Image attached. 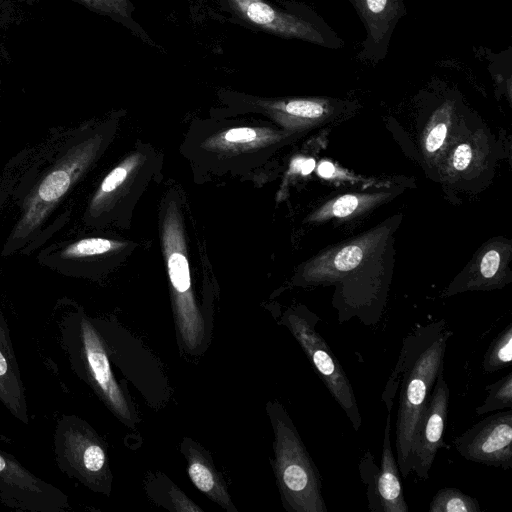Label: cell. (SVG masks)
I'll return each instance as SVG.
<instances>
[{"label": "cell", "instance_id": "obj_1", "mask_svg": "<svg viewBox=\"0 0 512 512\" xmlns=\"http://www.w3.org/2000/svg\"><path fill=\"white\" fill-rule=\"evenodd\" d=\"M449 324L439 320L420 325L403 339L397 363L382 394L387 411L399 392L395 429L396 461L403 478L412 472V448L420 417L436 378L444 369Z\"/></svg>", "mask_w": 512, "mask_h": 512}, {"label": "cell", "instance_id": "obj_2", "mask_svg": "<svg viewBox=\"0 0 512 512\" xmlns=\"http://www.w3.org/2000/svg\"><path fill=\"white\" fill-rule=\"evenodd\" d=\"M59 330L61 345L72 370L118 416L128 418V405L114 378L104 341L96 326L83 313H76L64 317Z\"/></svg>", "mask_w": 512, "mask_h": 512}, {"label": "cell", "instance_id": "obj_3", "mask_svg": "<svg viewBox=\"0 0 512 512\" xmlns=\"http://www.w3.org/2000/svg\"><path fill=\"white\" fill-rule=\"evenodd\" d=\"M275 436L276 472L287 509L327 512L320 473L282 409L275 418Z\"/></svg>", "mask_w": 512, "mask_h": 512}, {"label": "cell", "instance_id": "obj_4", "mask_svg": "<svg viewBox=\"0 0 512 512\" xmlns=\"http://www.w3.org/2000/svg\"><path fill=\"white\" fill-rule=\"evenodd\" d=\"M54 454L59 470L95 491H105L107 456L95 431L76 415H62L54 432Z\"/></svg>", "mask_w": 512, "mask_h": 512}, {"label": "cell", "instance_id": "obj_5", "mask_svg": "<svg viewBox=\"0 0 512 512\" xmlns=\"http://www.w3.org/2000/svg\"><path fill=\"white\" fill-rule=\"evenodd\" d=\"M317 322L318 319L292 314L288 317L287 325L328 392L344 411L354 430L358 432L362 425V417L352 384L328 343L317 332Z\"/></svg>", "mask_w": 512, "mask_h": 512}, {"label": "cell", "instance_id": "obj_6", "mask_svg": "<svg viewBox=\"0 0 512 512\" xmlns=\"http://www.w3.org/2000/svg\"><path fill=\"white\" fill-rule=\"evenodd\" d=\"M91 146L80 144L68 150L37 185L24 203L22 216L12 233L13 240L27 238L45 220L86 167Z\"/></svg>", "mask_w": 512, "mask_h": 512}, {"label": "cell", "instance_id": "obj_7", "mask_svg": "<svg viewBox=\"0 0 512 512\" xmlns=\"http://www.w3.org/2000/svg\"><path fill=\"white\" fill-rule=\"evenodd\" d=\"M0 501L9 508L29 512H66L71 509L63 491L37 477L2 449Z\"/></svg>", "mask_w": 512, "mask_h": 512}, {"label": "cell", "instance_id": "obj_8", "mask_svg": "<svg viewBox=\"0 0 512 512\" xmlns=\"http://www.w3.org/2000/svg\"><path fill=\"white\" fill-rule=\"evenodd\" d=\"M247 23L286 39H299L327 48H338L340 39L325 24L281 11L264 0H227Z\"/></svg>", "mask_w": 512, "mask_h": 512}, {"label": "cell", "instance_id": "obj_9", "mask_svg": "<svg viewBox=\"0 0 512 512\" xmlns=\"http://www.w3.org/2000/svg\"><path fill=\"white\" fill-rule=\"evenodd\" d=\"M391 411H387L380 466L370 450L359 460L358 468L366 487L368 509L372 512H408L400 472L391 444Z\"/></svg>", "mask_w": 512, "mask_h": 512}, {"label": "cell", "instance_id": "obj_10", "mask_svg": "<svg viewBox=\"0 0 512 512\" xmlns=\"http://www.w3.org/2000/svg\"><path fill=\"white\" fill-rule=\"evenodd\" d=\"M466 460L508 470L512 467V409L489 415L453 440Z\"/></svg>", "mask_w": 512, "mask_h": 512}, {"label": "cell", "instance_id": "obj_11", "mask_svg": "<svg viewBox=\"0 0 512 512\" xmlns=\"http://www.w3.org/2000/svg\"><path fill=\"white\" fill-rule=\"evenodd\" d=\"M450 391L443 371L436 378L420 417L412 448V472L427 480L439 448L446 447L443 433L448 419Z\"/></svg>", "mask_w": 512, "mask_h": 512}, {"label": "cell", "instance_id": "obj_12", "mask_svg": "<svg viewBox=\"0 0 512 512\" xmlns=\"http://www.w3.org/2000/svg\"><path fill=\"white\" fill-rule=\"evenodd\" d=\"M350 2L366 28L365 51H368V56H384L394 27L405 13L403 0H350Z\"/></svg>", "mask_w": 512, "mask_h": 512}, {"label": "cell", "instance_id": "obj_13", "mask_svg": "<svg viewBox=\"0 0 512 512\" xmlns=\"http://www.w3.org/2000/svg\"><path fill=\"white\" fill-rule=\"evenodd\" d=\"M0 402L10 414L29 424L26 390L12 346L8 324L0 311Z\"/></svg>", "mask_w": 512, "mask_h": 512}, {"label": "cell", "instance_id": "obj_14", "mask_svg": "<svg viewBox=\"0 0 512 512\" xmlns=\"http://www.w3.org/2000/svg\"><path fill=\"white\" fill-rule=\"evenodd\" d=\"M429 512H481L478 501L458 488L444 487L432 498Z\"/></svg>", "mask_w": 512, "mask_h": 512}, {"label": "cell", "instance_id": "obj_15", "mask_svg": "<svg viewBox=\"0 0 512 512\" xmlns=\"http://www.w3.org/2000/svg\"><path fill=\"white\" fill-rule=\"evenodd\" d=\"M512 361V324L493 339L490 343L482 362V367L487 373H494L509 367Z\"/></svg>", "mask_w": 512, "mask_h": 512}, {"label": "cell", "instance_id": "obj_16", "mask_svg": "<svg viewBox=\"0 0 512 512\" xmlns=\"http://www.w3.org/2000/svg\"><path fill=\"white\" fill-rule=\"evenodd\" d=\"M486 398L475 409L477 415L489 412L512 409V372L485 387Z\"/></svg>", "mask_w": 512, "mask_h": 512}, {"label": "cell", "instance_id": "obj_17", "mask_svg": "<svg viewBox=\"0 0 512 512\" xmlns=\"http://www.w3.org/2000/svg\"><path fill=\"white\" fill-rule=\"evenodd\" d=\"M113 243L104 238H86L68 245L62 252L64 259H76L99 255L110 251Z\"/></svg>", "mask_w": 512, "mask_h": 512}, {"label": "cell", "instance_id": "obj_18", "mask_svg": "<svg viewBox=\"0 0 512 512\" xmlns=\"http://www.w3.org/2000/svg\"><path fill=\"white\" fill-rule=\"evenodd\" d=\"M188 474L193 484L203 493L219 498V485L212 470L201 460L194 458L190 461Z\"/></svg>", "mask_w": 512, "mask_h": 512}, {"label": "cell", "instance_id": "obj_19", "mask_svg": "<svg viewBox=\"0 0 512 512\" xmlns=\"http://www.w3.org/2000/svg\"><path fill=\"white\" fill-rule=\"evenodd\" d=\"M168 272L174 289L179 294H185L190 289V272L186 257L178 252L170 255Z\"/></svg>", "mask_w": 512, "mask_h": 512}, {"label": "cell", "instance_id": "obj_20", "mask_svg": "<svg viewBox=\"0 0 512 512\" xmlns=\"http://www.w3.org/2000/svg\"><path fill=\"white\" fill-rule=\"evenodd\" d=\"M275 106L289 115L309 119L318 118L325 112L322 102L310 99H294Z\"/></svg>", "mask_w": 512, "mask_h": 512}, {"label": "cell", "instance_id": "obj_21", "mask_svg": "<svg viewBox=\"0 0 512 512\" xmlns=\"http://www.w3.org/2000/svg\"><path fill=\"white\" fill-rule=\"evenodd\" d=\"M363 257L362 249L357 245L344 247L336 255L334 265L338 271H350L357 267Z\"/></svg>", "mask_w": 512, "mask_h": 512}, {"label": "cell", "instance_id": "obj_22", "mask_svg": "<svg viewBox=\"0 0 512 512\" xmlns=\"http://www.w3.org/2000/svg\"><path fill=\"white\" fill-rule=\"evenodd\" d=\"M127 176V169L124 166H119L112 170L103 180L98 194L94 200L100 198L103 194L114 191L119 185H121Z\"/></svg>", "mask_w": 512, "mask_h": 512}, {"label": "cell", "instance_id": "obj_23", "mask_svg": "<svg viewBox=\"0 0 512 512\" xmlns=\"http://www.w3.org/2000/svg\"><path fill=\"white\" fill-rule=\"evenodd\" d=\"M358 202V198L353 195L342 196L334 202L332 214L337 217H346L355 211Z\"/></svg>", "mask_w": 512, "mask_h": 512}, {"label": "cell", "instance_id": "obj_24", "mask_svg": "<svg viewBox=\"0 0 512 512\" xmlns=\"http://www.w3.org/2000/svg\"><path fill=\"white\" fill-rule=\"evenodd\" d=\"M500 263V256L499 253L496 250H490L488 251L482 258L481 264H480V273L481 275L486 278L490 279L498 271Z\"/></svg>", "mask_w": 512, "mask_h": 512}, {"label": "cell", "instance_id": "obj_25", "mask_svg": "<svg viewBox=\"0 0 512 512\" xmlns=\"http://www.w3.org/2000/svg\"><path fill=\"white\" fill-rule=\"evenodd\" d=\"M447 134V127L444 123H439L428 134L426 139V149L428 152H434L441 147Z\"/></svg>", "mask_w": 512, "mask_h": 512}, {"label": "cell", "instance_id": "obj_26", "mask_svg": "<svg viewBox=\"0 0 512 512\" xmlns=\"http://www.w3.org/2000/svg\"><path fill=\"white\" fill-rule=\"evenodd\" d=\"M256 131L251 128H235L227 131L225 139L233 143H246L255 140Z\"/></svg>", "mask_w": 512, "mask_h": 512}, {"label": "cell", "instance_id": "obj_27", "mask_svg": "<svg viewBox=\"0 0 512 512\" xmlns=\"http://www.w3.org/2000/svg\"><path fill=\"white\" fill-rule=\"evenodd\" d=\"M472 152L468 144H460L453 155V166L461 171L467 168L471 161Z\"/></svg>", "mask_w": 512, "mask_h": 512}, {"label": "cell", "instance_id": "obj_28", "mask_svg": "<svg viewBox=\"0 0 512 512\" xmlns=\"http://www.w3.org/2000/svg\"><path fill=\"white\" fill-rule=\"evenodd\" d=\"M318 173L324 178H330L335 173V167L330 162H323L318 167Z\"/></svg>", "mask_w": 512, "mask_h": 512}, {"label": "cell", "instance_id": "obj_29", "mask_svg": "<svg viewBox=\"0 0 512 512\" xmlns=\"http://www.w3.org/2000/svg\"><path fill=\"white\" fill-rule=\"evenodd\" d=\"M315 167V161L313 159L304 160L300 169L303 175L310 174Z\"/></svg>", "mask_w": 512, "mask_h": 512}, {"label": "cell", "instance_id": "obj_30", "mask_svg": "<svg viewBox=\"0 0 512 512\" xmlns=\"http://www.w3.org/2000/svg\"><path fill=\"white\" fill-rule=\"evenodd\" d=\"M304 159L297 158L292 162V168L294 171H300Z\"/></svg>", "mask_w": 512, "mask_h": 512}]
</instances>
